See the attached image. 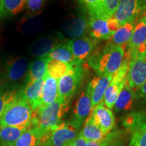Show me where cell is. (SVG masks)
<instances>
[{
	"label": "cell",
	"instance_id": "6da1fadb",
	"mask_svg": "<svg viewBox=\"0 0 146 146\" xmlns=\"http://www.w3.org/2000/svg\"><path fill=\"white\" fill-rule=\"evenodd\" d=\"M125 54L124 47L108 42L103 47L96 48L87 62L98 76H114L123 62Z\"/></svg>",
	"mask_w": 146,
	"mask_h": 146
},
{
	"label": "cell",
	"instance_id": "7a4b0ae2",
	"mask_svg": "<svg viewBox=\"0 0 146 146\" xmlns=\"http://www.w3.org/2000/svg\"><path fill=\"white\" fill-rule=\"evenodd\" d=\"M69 106L66 105L59 98L52 104L39 107L33 112L32 126L37 129L44 136L50 135L61 123Z\"/></svg>",
	"mask_w": 146,
	"mask_h": 146
},
{
	"label": "cell",
	"instance_id": "3957f363",
	"mask_svg": "<svg viewBox=\"0 0 146 146\" xmlns=\"http://www.w3.org/2000/svg\"><path fill=\"white\" fill-rule=\"evenodd\" d=\"M33 117V110L20 91L16 99L6 108L0 118V128L29 125Z\"/></svg>",
	"mask_w": 146,
	"mask_h": 146
},
{
	"label": "cell",
	"instance_id": "277c9868",
	"mask_svg": "<svg viewBox=\"0 0 146 146\" xmlns=\"http://www.w3.org/2000/svg\"><path fill=\"white\" fill-rule=\"evenodd\" d=\"M84 70L82 64L74 62L71 64L68 72L58 80V98L65 104H69L78 90L83 81Z\"/></svg>",
	"mask_w": 146,
	"mask_h": 146
},
{
	"label": "cell",
	"instance_id": "5b68a950",
	"mask_svg": "<svg viewBox=\"0 0 146 146\" xmlns=\"http://www.w3.org/2000/svg\"><path fill=\"white\" fill-rule=\"evenodd\" d=\"M29 66V62L26 58L23 57L11 58L0 77L1 86L21 89L18 85L20 82L26 78Z\"/></svg>",
	"mask_w": 146,
	"mask_h": 146
},
{
	"label": "cell",
	"instance_id": "8992f818",
	"mask_svg": "<svg viewBox=\"0 0 146 146\" xmlns=\"http://www.w3.org/2000/svg\"><path fill=\"white\" fill-rule=\"evenodd\" d=\"M122 124L131 138L130 146H146V112H132L122 120Z\"/></svg>",
	"mask_w": 146,
	"mask_h": 146
},
{
	"label": "cell",
	"instance_id": "52a82bcc",
	"mask_svg": "<svg viewBox=\"0 0 146 146\" xmlns=\"http://www.w3.org/2000/svg\"><path fill=\"white\" fill-rule=\"evenodd\" d=\"M130 62L129 58L126 57L124 58L123 62L121 66L114 74L112 81L110 83L106 90L103 101L106 107L109 109L111 110L114 108L115 102L126 83Z\"/></svg>",
	"mask_w": 146,
	"mask_h": 146
},
{
	"label": "cell",
	"instance_id": "ba28073f",
	"mask_svg": "<svg viewBox=\"0 0 146 146\" xmlns=\"http://www.w3.org/2000/svg\"><path fill=\"white\" fill-rule=\"evenodd\" d=\"M120 26L114 18L102 19L90 17L89 21V33L91 37L99 39H109Z\"/></svg>",
	"mask_w": 146,
	"mask_h": 146
},
{
	"label": "cell",
	"instance_id": "9c48e42d",
	"mask_svg": "<svg viewBox=\"0 0 146 146\" xmlns=\"http://www.w3.org/2000/svg\"><path fill=\"white\" fill-rule=\"evenodd\" d=\"M78 129L70 121L60 123L49 135L47 142L49 146H69L78 135Z\"/></svg>",
	"mask_w": 146,
	"mask_h": 146
},
{
	"label": "cell",
	"instance_id": "30bf717a",
	"mask_svg": "<svg viewBox=\"0 0 146 146\" xmlns=\"http://www.w3.org/2000/svg\"><path fill=\"white\" fill-rule=\"evenodd\" d=\"M146 82V54H142L131 60L127 75V83L137 90Z\"/></svg>",
	"mask_w": 146,
	"mask_h": 146
},
{
	"label": "cell",
	"instance_id": "8fae6325",
	"mask_svg": "<svg viewBox=\"0 0 146 146\" xmlns=\"http://www.w3.org/2000/svg\"><path fill=\"white\" fill-rule=\"evenodd\" d=\"M75 62L82 64L96 49L98 40L91 36H83L80 38L68 40Z\"/></svg>",
	"mask_w": 146,
	"mask_h": 146
},
{
	"label": "cell",
	"instance_id": "7c38bea8",
	"mask_svg": "<svg viewBox=\"0 0 146 146\" xmlns=\"http://www.w3.org/2000/svg\"><path fill=\"white\" fill-rule=\"evenodd\" d=\"M146 45V16L138 20L127 43V51L125 56L131 60L136 56L139 49Z\"/></svg>",
	"mask_w": 146,
	"mask_h": 146
},
{
	"label": "cell",
	"instance_id": "4fadbf2b",
	"mask_svg": "<svg viewBox=\"0 0 146 146\" xmlns=\"http://www.w3.org/2000/svg\"><path fill=\"white\" fill-rule=\"evenodd\" d=\"M89 20L85 15H78L66 20L62 25V31L71 39L85 35L89 30Z\"/></svg>",
	"mask_w": 146,
	"mask_h": 146
},
{
	"label": "cell",
	"instance_id": "5bb4252c",
	"mask_svg": "<svg viewBox=\"0 0 146 146\" xmlns=\"http://www.w3.org/2000/svg\"><path fill=\"white\" fill-rule=\"evenodd\" d=\"M96 123L104 132L109 134L116 125L114 115L110 109L106 107L104 101L94 108L91 112Z\"/></svg>",
	"mask_w": 146,
	"mask_h": 146
},
{
	"label": "cell",
	"instance_id": "9a60e30c",
	"mask_svg": "<svg viewBox=\"0 0 146 146\" xmlns=\"http://www.w3.org/2000/svg\"><path fill=\"white\" fill-rule=\"evenodd\" d=\"M93 108L92 102L87 89L82 92L73 113L72 120L70 122L78 129H80L85 120L91 114Z\"/></svg>",
	"mask_w": 146,
	"mask_h": 146
},
{
	"label": "cell",
	"instance_id": "2e32d148",
	"mask_svg": "<svg viewBox=\"0 0 146 146\" xmlns=\"http://www.w3.org/2000/svg\"><path fill=\"white\" fill-rule=\"evenodd\" d=\"M137 14V0H120L113 18L122 26L128 23H135Z\"/></svg>",
	"mask_w": 146,
	"mask_h": 146
},
{
	"label": "cell",
	"instance_id": "e0dca14e",
	"mask_svg": "<svg viewBox=\"0 0 146 146\" xmlns=\"http://www.w3.org/2000/svg\"><path fill=\"white\" fill-rule=\"evenodd\" d=\"M112 78L113 75L98 76L89 83L87 90L91 97L93 108L103 101L106 90Z\"/></svg>",
	"mask_w": 146,
	"mask_h": 146
},
{
	"label": "cell",
	"instance_id": "ac0fdd59",
	"mask_svg": "<svg viewBox=\"0 0 146 146\" xmlns=\"http://www.w3.org/2000/svg\"><path fill=\"white\" fill-rule=\"evenodd\" d=\"M45 77L37 80L30 85H24L20 89L22 96L29 102L33 112L41 106L42 89L45 81Z\"/></svg>",
	"mask_w": 146,
	"mask_h": 146
},
{
	"label": "cell",
	"instance_id": "d6986e66",
	"mask_svg": "<svg viewBox=\"0 0 146 146\" xmlns=\"http://www.w3.org/2000/svg\"><path fill=\"white\" fill-rule=\"evenodd\" d=\"M49 59L47 56L37 58L29 64L28 72L25 78V85H30L35 83L37 80L45 77L46 75L47 64Z\"/></svg>",
	"mask_w": 146,
	"mask_h": 146
},
{
	"label": "cell",
	"instance_id": "ffe728a7",
	"mask_svg": "<svg viewBox=\"0 0 146 146\" xmlns=\"http://www.w3.org/2000/svg\"><path fill=\"white\" fill-rule=\"evenodd\" d=\"M79 135L87 141H100L108 135L96 123L91 113L85 120V125Z\"/></svg>",
	"mask_w": 146,
	"mask_h": 146
},
{
	"label": "cell",
	"instance_id": "44dd1931",
	"mask_svg": "<svg viewBox=\"0 0 146 146\" xmlns=\"http://www.w3.org/2000/svg\"><path fill=\"white\" fill-rule=\"evenodd\" d=\"M31 125L0 128V146H11Z\"/></svg>",
	"mask_w": 146,
	"mask_h": 146
},
{
	"label": "cell",
	"instance_id": "7402d4cb",
	"mask_svg": "<svg viewBox=\"0 0 146 146\" xmlns=\"http://www.w3.org/2000/svg\"><path fill=\"white\" fill-rule=\"evenodd\" d=\"M135 91L129 86L126 81V83L115 102L113 108H114V110L116 112H125V111L129 110L133 106V103L135 100Z\"/></svg>",
	"mask_w": 146,
	"mask_h": 146
},
{
	"label": "cell",
	"instance_id": "603a6c76",
	"mask_svg": "<svg viewBox=\"0 0 146 146\" xmlns=\"http://www.w3.org/2000/svg\"><path fill=\"white\" fill-rule=\"evenodd\" d=\"M58 80L50 77L46 73L42 89L41 106L40 107L50 105L58 99Z\"/></svg>",
	"mask_w": 146,
	"mask_h": 146
},
{
	"label": "cell",
	"instance_id": "cb8c5ba5",
	"mask_svg": "<svg viewBox=\"0 0 146 146\" xmlns=\"http://www.w3.org/2000/svg\"><path fill=\"white\" fill-rule=\"evenodd\" d=\"M44 136L31 125L11 146H39Z\"/></svg>",
	"mask_w": 146,
	"mask_h": 146
},
{
	"label": "cell",
	"instance_id": "d4e9b609",
	"mask_svg": "<svg viewBox=\"0 0 146 146\" xmlns=\"http://www.w3.org/2000/svg\"><path fill=\"white\" fill-rule=\"evenodd\" d=\"M59 43L58 40L54 37L47 36L41 38L34 43L31 50V53L35 57H45L48 56Z\"/></svg>",
	"mask_w": 146,
	"mask_h": 146
},
{
	"label": "cell",
	"instance_id": "484cf974",
	"mask_svg": "<svg viewBox=\"0 0 146 146\" xmlns=\"http://www.w3.org/2000/svg\"><path fill=\"white\" fill-rule=\"evenodd\" d=\"M135 23H128L120 26L113 35L109 39V43L123 47L129 43L131 35H132L133 29H134Z\"/></svg>",
	"mask_w": 146,
	"mask_h": 146
},
{
	"label": "cell",
	"instance_id": "4316f807",
	"mask_svg": "<svg viewBox=\"0 0 146 146\" xmlns=\"http://www.w3.org/2000/svg\"><path fill=\"white\" fill-rule=\"evenodd\" d=\"M47 57L49 59L58 60L69 64L75 62L72 50L68 41L60 42Z\"/></svg>",
	"mask_w": 146,
	"mask_h": 146
},
{
	"label": "cell",
	"instance_id": "83f0119b",
	"mask_svg": "<svg viewBox=\"0 0 146 146\" xmlns=\"http://www.w3.org/2000/svg\"><path fill=\"white\" fill-rule=\"evenodd\" d=\"M27 0H1L0 19L15 16L23 10Z\"/></svg>",
	"mask_w": 146,
	"mask_h": 146
},
{
	"label": "cell",
	"instance_id": "f1b7e54d",
	"mask_svg": "<svg viewBox=\"0 0 146 146\" xmlns=\"http://www.w3.org/2000/svg\"><path fill=\"white\" fill-rule=\"evenodd\" d=\"M70 65L58 60L50 59L47 64L46 73L50 77L59 80L68 72Z\"/></svg>",
	"mask_w": 146,
	"mask_h": 146
},
{
	"label": "cell",
	"instance_id": "f546056e",
	"mask_svg": "<svg viewBox=\"0 0 146 146\" xmlns=\"http://www.w3.org/2000/svg\"><path fill=\"white\" fill-rule=\"evenodd\" d=\"M20 89L0 86V118L6 108L16 99L19 94Z\"/></svg>",
	"mask_w": 146,
	"mask_h": 146
},
{
	"label": "cell",
	"instance_id": "4dcf8cb0",
	"mask_svg": "<svg viewBox=\"0 0 146 146\" xmlns=\"http://www.w3.org/2000/svg\"><path fill=\"white\" fill-rule=\"evenodd\" d=\"M78 2L86 9L89 17L102 18L104 0H78Z\"/></svg>",
	"mask_w": 146,
	"mask_h": 146
},
{
	"label": "cell",
	"instance_id": "1f68e13d",
	"mask_svg": "<svg viewBox=\"0 0 146 146\" xmlns=\"http://www.w3.org/2000/svg\"><path fill=\"white\" fill-rule=\"evenodd\" d=\"M125 135L124 131L115 130L108 134L104 139L100 141H87V146H110L116 140Z\"/></svg>",
	"mask_w": 146,
	"mask_h": 146
},
{
	"label": "cell",
	"instance_id": "d6a6232c",
	"mask_svg": "<svg viewBox=\"0 0 146 146\" xmlns=\"http://www.w3.org/2000/svg\"><path fill=\"white\" fill-rule=\"evenodd\" d=\"M120 0H104L102 19H110L114 16Z\"/></svg>",
	"mask_w": 146,
	"mask_h": 146
},
{
	"label": "cell",
	"instance_id": "836d02e7",
	"mask_svg": "<svg viewBox=\"0 0 146 146\" xmlns=\"http://www.w3.org/2000/svg\"><path fill=\"white\" fill-rule=\"evenodd\" d=\"M45 0H27L26 6L29 14L34 15L41 12Z\"/></svg>",
	"mask_w": 146,
	"mask_h": 146
},
{
	"label": "cell",
	"instance_id": "e575fe53",
	"mask_svg": "<svg viewBox=\"0 0 146 146\" xmlns=\"http://www.w3.org/2000/svg\"><path fill=\"white\" fill-rule=\"evenodd\" d=\"M137 19L139 18V20L144 16H146V0H137Z\"/></svg>",
	"mask_w": 146,
	"mask_h": 146
},
{
	"label": "cell",
	"instance_id": "d590c367",
	"mask_svg": "<svg viewBox=\"0 0 146 146\" xmlns=\"http://www.w3.org/2000/svg\"><path fill=\"white\" fill-rule=\"evenodd\" d=\"M69 146H87V140H85L78 133V135L75 139H74V141Z\"/></svg>",
	"mask_w": 146,
	"mask_h": 146
},
{
	"label": "cell",
	"instance_id": "8d00e7d4",
	"mask_svg": "<svg viewBox=\"0 0 146 146\" xmlns=\"http://www.w3.org/2000/svg\"><path fill=\"white\" fill-rule=\"evenodd\" d=\"M138 97L139 98L146 100V82L138 89Z\"/></svg>",
	"mask_w": 146,
	"mask_h": 146
},
{
	"label": "cell",
	"instance_id": "74e56055",
	"mask_svg": "<svg viewBox=\"0 0 146 146\" xmlns=\"http://www.w3.org/2000/svg\"><path fill=\"white\" fill-rule=\"evenodd\" d=\"M125 135L120 137L117 140H116L110 146H123L124 141H125Z\"/></svg>",
	"mask_w": 146,
	"mask_h": 146
},
{
	"label": "cell",
	"instance_id": "f35d334b",
	"mask_svg": "<svg viewBox=\"0 0 146 146\" xmlns=\"http://www.w3.org/2000/svg\"><path fill=\"white\" fill-rule=\"evenodd\" d=\"M39 146H47V143H45V141H44V140L43 139V141H42L41 143L40 144Z\"/></svg>",
	"mask_w": 146,
	"mask_h": 146
},
{
	"label": "cell",
	"instance_id": "ab89813d",
	"mask_svg": "<svg viewBox=\"0 0 146 146\" xmlns=\"http://www.w3.org/2000/svg\"><path fill=\"white\" fill-rule=\"evenodd\" d=\"M145 54H146V48H145Z\"/></svg>",
	"mask_w": 146,
	"mask_h": 146
},
{
	"label": "cell",
	"instance_id": "60d3db41",
	"mask_svg": "<svg viewBox=\"0 0 146 146\" xmlns=\"http://www.w3.org/2000/svg\"><path fill=\"white\" fill-rule=\"evenodd\" d=\"M0 1H1V0H0Z\"/></svg>",
	"mask_w": 146,
	"mask_h": 146
}]
</instances>
